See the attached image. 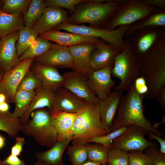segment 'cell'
<instances>
[{
	"mask_svg": "<svg viewBox=\"0 0 165 165\" xmlns=\"http://www.w3.org/2000/svg\"><path fill=\"white\" fill-rule=\"evenodd\" d=\"M25 26L22 14H8L0 10V38L18 31Z\"/></svg>",
	"mask_w": 165,
	"mask_h": 165,
	"instance_id": "26",
	"label": "cell"
},
{
	"mask_svg": "<svg viewBox=\"0 0 165 165\" xmlns=\"http://www.w3.org/2000/svg\"><path fill=\"white\" fill-rule=\"evenodd\" d=\"M124 127L109 133L105 135L98 136L89 140L87 143H97L103 145L108 150L111 147L114 139L121 135L127 129Z\"/></svg>",
	"mask_w": 165,
	"mask_h": 165,
	"instance_id": "38",
	"label": "cell"
},
{
	"mask_svg": "<svg viewBox=\"0 0 165 165\" xmlns=\"http://www.w3.org/2000/svg\"><path fill=\"white\" fill-rule=\"evenodd\" d=\"M113 89V90L106 98L99 99L97 104L101 121L107 134L115 120L119 104L123 95L122 90Z\"/></svg>",
	"mask_w": 165,
	"mask_h": 165,
	"instance_id": "13",
	"label": "cell"
},
{
	"mask_svg": "<svg viewBox=\"0 0 165 165\" xmlns=\"http://www.w3.org/2000/svg\"><path fill=\"white\" fill-rule=\"evenodd\" d=\"M4 74L3 72L0 70V83Z\"/></svg>",
	"mask_w": 165,
	"mask_h": 165,
	"instance_id": "53",
	"label": "cell"
},
{
	"mask_svg": "<svg viewBox=\"0 0 165 165\" xmlns=\"http://www.w3.org/2000/svg\"><path fill=\"white\" fill-rule=\"evenodd\" d=\"M33 63L30 69L40 80L43 87L55 91L62 87L63 78L57 68Z\"/></svg>",
	"mask_w": 165,
	"mask_h": 165,
	"instance_id": "21",
	"label": "cell"
},
{
	"mask_svg": "<svg viewBox=\"0 0 165 165\" xmlns=\"http://www.w3.org/2000/svg\"><path fill=\"white\" fill-rule=\"evenodd\" d=\"M22 126L20 119L13 117L9 111L0 112V130L6 133L9 137L17 136L20 132Z\"/></svg>",
	"mask_w": 165,
	"mask_h": 165,
	"instance_id": "28",
	"label": "cell"
},
{
	"mask_svg": "<svg viewBox=\"0 0 165 165\" xmlns=\"http://www.w3.org/2000/svg\"><path fill=\"white\" fill-rule=\"evenodd\" d=\"M35 94V91H27L17 90L14 97V110L12 113L13 116L20 119L29 106Z\"/></svg>",
	"mask_w": 165,
	"mask_h": 165,
	"instance_id": "29",
	"label": "cell"
},
{
	"mask_svg": "<svg viewBox=\"0 0 165 165\" xmlns=\"http://www.w3.org/2000/svg\"><path fill=\"white\" fill-rule=\"evenodd\" d=\"M9 105L6 101L0 104V112H6L9 111Z\"/></svg>",
	"mask_w": 165,
	"mask_h": 165,
	"instance_id": "48",
	"label": "cell"
},
{
	"mask_svg": "<svg viewBox=\"0 0 165 165\" xmlns=\"http://www.w3.org/2000/svg\"></svg>",
	"mask_w": 165,
	"mask_h": 165,
	"instance_id": "58",
	"label": "cell"
},
{
	"mask_svg": "<svg viewBox=\"0 0 165 165\" xmlns=\"http://www.w3.org/2000/svg\"><path fill=\"white\" fill-rule=\"evenodd\" d=\"M71 134L72 145H82L92 138L107 134L101 121L97 104H90L77 113Z\"/></svg>",
	"mask_w": 165,
	"mask_h": 165,
	"instance_id": "4",
	"label": "cell"
},
{
	"mask_svg": "<svg viewBox=\"0 0 165 165\" xmlns=\"http://www.w3.org/2000/svg\"><path fill=\"white\" fill-rule=\"evenodd\" d=\"M149 5L153 6H156L161 9H165V0H144Z\"/></svg>",
	"mask_w": 165,
	"mask_h": 165,
	"instance_id": "47",
	"label": "cell"
},
{
	"mask_svg": "<svg viewBox=\"0 0 165 165\" xmlns=\"http://www.w3.org/2000/svg\"><path fill=\"white\" fill-rule=\"evenodd\" d=\"M128 163L129 152L115 148L108 150V165H128Z\"/></svg>",
	"mask_w": 165,
	"mask_h": 165,
	"instance_id": "36",
	"label": "cell"
},
{
	"mask_svg": "<svg viewBox=\"0 0 165 165\" xmlns=\"http://www.w3.org/2000/svg\"><path fill=\"white\" fill-rule=\"evenodd\" d=\"M71 141L67 138L57 141L49 149L36 152L35 156L37 160L44 165H64V153Z\"/></svg>",
	"mask_w": 165,
	"mask_h": 165,
	"instance_id": "23",
	"label": "cell"
},
{
	"mask_svg": "<svg viewBox=\"0 0 165 165\" xmlns=\"http://www.w3.org/2000/svg\"><path fill=\"white\" fill-rule=\"evenodd\" d=\"M91 0H44L46 7H54L64 8L70 11H75L78 6L88 2Z\"/></svg>",
	"mask_w": 165,
	"mask_h": 165,
	"instance_id": "39",
	"label": "cell"
},
{
	"mask_svg": "<svg viewBox=\"0 0 165 165\" xmlns=\"http://www.w3.org/2000/svg\"><path fill=\"white\" fill-rule=\"evenodd\" d=\"M6 139L2 136L0 135V149L2 148L5 144Z\"/></svg>",
	"mask_w": 165,
	"mask_h": 165,
	"instance_id": "50",
	"label": "cell"
},
{
	"mask_svg": "<svg viewBox=\"0 0 165 165\" xmlns=\"http://www.w3.org/2000/svg\"><path fill=\"white\" fill-rule=\"evenodd\" d=\"M3 3L2 0H0V10L1 9Z\"/></svg>",
	"mask_w": 165,
	"mask_h": 165,
	"instance_id": "55",
	"label": "cell"
},
{
	"mask_svg": "<svg viewBox=\"0 0 165 165\" xmlns=\"http://www.w3.org/2000/svg\"><path fill=\"white\" fill-rule=\"evenodd\" d=\"M149 138L150 139H154L156 140L160 144V148L159 151L165 154V139L162 138L155 134L152 132H147Z\"/></svg>",
	"mask_w": 165,
	"mask_h": 165,
	"instance_id": "44",
	"label": "cell"
},
{
	"mask_svg": "<svg viewBox=\"0 0 165 165\" xmlns=\"http://www.w3.org/2000/svg\"><path fill=\"white\" fill-rule=\"evenodd\" d=\"M67 148L66 153L69 156L71 165H81L88 160L85 145H68Z\"/></svg>",
	"mask_w": 165,
	"mask_h": 165,
	"instance_id": "35",
	"label": "cell"
},
{
	"mask_svg": "<svg viewBox=\"0 0 165 165\" xmlns=\"http://www.w3.org/2000/svg\"><path fill=\"white\" fill-rule=\"evenodd\" d=\"M42 86L40 80L30 69L21 81L17 90L34 91Z\"/></svg>",
	"mask_w": 165,
	"mask_h": 165,
	"instance_id": "37",
	"label": "cell"
},
{
	"mask_svg": "<svg viewBox=\"0 0 165 165\" xmlns=\"http://www.w3.org/2000/svg\"><path fill=\"white\" fill-rule=\"evenodd\" d=\"M38 37L52 41L61 45L70 47L85 43L97 44L100 38L88 37L72 32H66L52 30L43 34Z\"/></svg>",
	"mask_w": 165,
	"mask_h": 165,
	"instance_id": "20",
	"label": "cell"
},
{
	"mask_svg": "<svg viewBox=\"0 0 165 165\" xmlns=\"http://www.w3.org/2000/svg\"><path fill=\"white\" fill-rule=\"evenodd\" d=\"M146 133L139 127L129 125L124 132L113 140L110 148H116L129 152L134 151L143 152L151 146L157 148L156 143L149 141L145 138Z\"/></svg>",
	"mask_w": 165,
	"mask_h": 165,
	"instance_id": "9",
	"label": "cell"
},
{
	"mask_svg": "<svg viewBox=\"0 0 165 165\" xmlns=\"http://www.w3.org/2000/svg\"><path fill=\"white\" fill-rule=\"evenodd\" d=\"M133 84L135 89L139 95H145L148 91V88L145 80L141 76H139L134 79Z\"/></svg>",
	"mask_w": 165,
	"mask_h": 165,
	"instance_id": "42",
	"label": "cell"
},
{
	"mask_svg": "<svg viewBox=\"0 0 165 165\" xmlns=\"http://www.w3.org/2000/svg\"><path fill=\"white\" fill-rule=\"evenodd\" d=\"M165 27V12L164 9L155 11L142 20L129 25L125 36H128L137 31L152 27Z\"/></svg>",
	"mask_w": 165,
	"mask_h": 165,
	"instance_id": "27",
	"label": "cell"
},
{
	"mask_svg": "<svg viewBox=\"0 0 165 165\" xmlns=\"http://www.w3.org/2000/svg\"><path fill=\"white\" fill-rule=\"evenodd\" d=\"M31 119L22 125L20 132L32 137L39 145L50 148L57 140L52 115L48 109L36 110L31 115Z\"/></svg>",
	"mask_w": 165,
	"mask_h": 165,
	"instance_id": "5",
	"label": "cell"
},
{
	"mask_svg": "<svg viewBox=\"0 0 165 165\" xmlns=\"http://www.w3.org/2000/svg\"><path fill=\"white\" fill-rule=\"evenodd\" d=\"M25 142L24 138L16 136L15 144L11 148L10 154L18 156H20L23 151V147Z\"/></svg>",
	"mask_w": 165,
	"mask_h": 165,
	"instance_id": "43",
	"label": "cell"
},
{
	"mask_svg": "<svg viewBox=\"0 0 165 165\" xmlns=\"http://www.w3.org/2000/svg\"><path fill=\"white\" fill-rule=\"evenodd\" d=\"M57 135V141L65 139L72 140L71 130L77 113H70L54 110L50 112Z\"/></svg>",
	"mask_w": 165,
	"mask_h": 165,
	"instance_id": "24",
	"label": "cell"
},
{
	"mask_svg": "<svg viewBox=\"0 0 165 165\" xmlns=\"http://www.w3.org/2000/svg\"><path fill=\"white\" fill-rule=\"evenodd\" d=\"M32 28L25 26L19 31L16 48L19 57L38 38Z\"/></svg>",
	"mask_w": 165,
	"mask_h": 165,
	"instance_id": "30",
	"label": "cell"
},
{
	"mask_svg": "<svg viewBox=\"0 0 165 165\" xmlns=\"http://www.w3.org/2000/svg\"><path fill=\"white\" fill-rule=\"evenodd\" d=\"M139 76L144 78L148 86L145 97L156 99L159 91L165 87L164 33L153 49L140 59Z\"/></svg>",
	"mask_w": 165,
	"mask_h": 165,
	"instance_id": "2",
	"label": "cell"
},
{
	"mask_svg": "<svg viewBox=\"0 0 165 165\" xmlns=\"http://www.w3.org/2000/svg\"><path fill=\"white\" fill-rule=\"evenodd\" d=\"M30 0H4L0 10L10 14L24 15L27 11Z\"/></svg>",
	"mask_w": 165,
	"mask_h": 165,
	"instance_id": "34",
	"label": "cell"
},
{
	"mask_svg": "<svg viewBox=\"0 0 165 165\" xmlns=\"http://www.w3.org/2000/svg\"><path fill=\"white\" fill-rule=\"evenodd\" d=\"M129 26L122 25L114 29L110 30L83 25H74L66 21L60 24L53 30H64L86 36L100 38L121 52L124 48V41L123 38Z\"/></svg>",
	"mask_w": 165,
	"mask_h": 165,
	"instance_id": "7",
	"label": "cell"
},
{
	"mask_svg": "<svg viewBox=\"0 0 165 165\" xmlns=\"http://www.w3.org/2000/svg\"><path fill=\"white\" fill-rule=\"evenodd\" d=\"M127 0H91L80 4L67 22L74 25L86 23L103 28Z\"/></svg>",
	"mask_w": 165,
	"mask_h": 165,
	"instance_id": "3",
	"label": "cell"
},
{
	"mask_svg": "<svg viewBox=\"0 0 165 165\" xmlns=\"http://www.w3.org/2000/svg\"><path fill=\"white\" fill-rule=\"evenodd\" d=\"M101 164L99 163L88 160L86 161L81 165H99Z\"/></svg>",
	"mask_w": 165,
	"mask_h": 165,
	"instance_id": "49",
	"label": "cell"
},
{
	"mask_svg": "<svg viewBox=\"0 0 165 165\" xmlns=\"http://www.w3.org/2000/svg\"><path fill=\"white\" fill-rule=\"evenodd\" d=\"M62 76V87L84 99L90 104H98L99 99L91 91L86 75L73 71L65 72Z\"/></svg>",
	"mask_w": 165,
	"mask_h": 165,
	"instance_id": "11",
	"label": "cell"
},
{
	"mask_svg": "<svg viewBox=\"0 0 165 165\" xmlns=\"http://www.w3.org/2000/svg\"><path fill=\"white\" fill-rule=\"evenodd\" d=\"M53 110L70 113H77L89 105L85 100L61 87L55 91Z\"/></svg>",
	"mask_w": 165,
	"mask_h": 165,
	"instance_id": "17",
	"label": "cell"
},
{
	"mask_svg": "<svg viewBox=\"0 0 165 165\" xmlns=\"http://www.w3.org/2000/svg\"><path fill=\"white\" fill-rule=\"evenodd\" d=\"M46 7L44 0H31L24 14L25 26L32 28L42 15Z\"/></svg>",
	"mask_w": 165,
	"mask_h": 165,
	"instance_id": "31",
	"label": "cell"
},
{
	"mask_svg": "<svg viewBox=\"0 0 165 165\" xmlns=\"http://www.w3.org/2000/svg\"></svg>",
	"mask_w": 165,
	"mask_h": 165,
	"instance_id": "57",
	"label": "cell"
},
{
	"mask_svg": "<svg viewBox=\"0 0 165 165\" xmlns=\"http://www.w3.org/2000/svg\"><path fill=\"white\" fill-rule=\"evenodd\" d=\"M33 165H44L41 162L37 160Z\"/></svg>",
	"mask_w": 165,
	"mask_h": 165,
	"instance_id": "52",
	"label": "cell"
},
{
	"mask_svg": "<svg viewBox=\"0 0 165 165\" xmlns=\"http://www.w3.org/2000/svg\"><path fill=\"white\" fill-rule=\"evenodd\" d=\"M96 44L85 43L69 47L73 62V71L82 73L88 77L93 72L90 64L91 54Z\"/></svg>",
	"mask_w": 165,
	"mask_h": 165,
	"instance_id": "19",
	"label": "cell"
},
{
	"mask_svg": "<svg viewBox=\"0 0 165 165\" xmlns=\"http://www.w3.org/2000/svg\"><path fill=\"white\" fill-rule=\"evenodd\" d=\"M143 152L149 157L152 165H165V154L160 152L157 148L150 147Z\"/></svg>",
	"mask_w": 165,
	"mask_h": 165,
	"instance_id": "41",
	"label": "cell"
},
{
	"mask_svg": "<svg viewBox=\"0 0 165 165\" xmlns=\"http://www.w3.org/2000/svg\"><path fill=\"white\" fill-rule=\"evenodd\" d=\"M18 33L17 31L0 38V70L4 73L20 62L16 48Z\"/></svg>",
	"mask_w": 165,
	"mask_h": 165,
	"instance_id": "16",
	"label": "cell"
},
{
	"mask_svg": "<svg viewBox=\"0 0 165 165\" xmlns=\"http://www.w3.org/2000/svg\"><path fill=\"white\" fill-rule=\"evenodd\" d=\"M3 161L9 165H26L24 160L20 159L18 156L11 154Z\"/></svg>",
	"mask_w": 165,
	"mask_h": 165,
	"instance_id": "45",
	"label": "cell"
},
{
	"mask_svg": "<svg viewBox=\"0 0 165 165\" xmlns=\"http://www.w3.org/2000/svg\"><path fill=\"white\" fill-rule=\"evenodd\" d=\"M99 165H108L107 163H103V164H100Z\"/></svg>",
	"mask_w": 165,
	"mask_h": 165,
	"instance_id": "56",
	"label": "cell"
},
{
	"mask_svg": "<svg viewBox=\"0 0 165 165\" xmlns=\"http://www.w3.org/2000/svg\"><path fill=\"white\" fill-rule=\"evenodd\" d=\"M140 60L131 44L124 41L123 51L117 54L114 60L112 74L120 80V83L113 89L126 91L130 89L138 76Z\"/></svg>",
	"mask_w": 165,
	"mask_h": 165,
	"instance_id": "6",
	"label": "cell"
},
{
	"mask_svg": "<svg viewBox=\"0 0 165 165\" xmlns=\"http://www.w3.org/2000/svg\"><path fill=\"white\" fill-rule=\"evenodd\" d=\"M68 18L67 12L61 8L46 7L41 16L32 28L38 37L67 21Z\"/></svg>",
	"mask_w": 165,
	"mask_h": 165,
	"instance_id": "15",
	"label": "cell"
},
{
	"mask_svg": "<svg viewBox=\"0 0 165 165\" xmlns=\"http://www.w3.org/2000/svg\"><path fill=\"white\" fill-rule=\"evenodd\" d=\"M113 65L93 71L88 77V85L91 91L99 99L106 98L115 87V82L111 77Z\"/></svg>",
	"mask_w": 165,
	"mask_h": 165,
	"instance_id": "14",
	"label": "cell"
},
{
	"mask_svg": "<svg viewBox=\"0 0 165 165\" xmlns=\"http://www.w3.org/2000/svg\"><path fill=\"white\" fill-rule=\"evenodd\" d=\"M156 99L159 103L161 108L165 110V87L162 88L158 92Z\"/></svg>",
	"mask_w": 165,
	"mask_h": 165,
	"instance_id": "46",
	"label": "cell"
},
{
	"mask_svg": "<svg viewBox=\"0 0 165 165\" xmlns=\"http://www.w3.org/2000/svg\"><path fill=\"white\" fill-rule=\"evenodd\" d=\"M55 98V91L46 89L42 86L37 89L28 108L20 119L22 125L27 122L31 113L36 110L47 108L51 112L53 108Z\"/></svg>",
	"mask_w": 165,
	"mask_h": 165,
	"instance_id": "22",
	"label": "cell"
},
{
	"mask_svg": "<svg viewBox=\"0 0 165 165\" xmlns=\"http://www.w3.org/2000/svg\"><path fill=\"white\" fill-rule=\"evenodd\" d=\"M142 30L137 37L133 48L140 59L153 49L163 32L158 29Z\"/></svg>",
	"mask_w": 165,
	"mask_h": 165,
	"instance_id": "25",
	"label": "cell"
},
{
	"mask_svg": "<svg viewBox=\"0 0 165 165\" xmlns=\"http://www.w3.org/2000/svg\"><path fill=\"white\" fill-rule=\"evenodd\" d=\"M145 97V95L137 92L133 83L130 89L121 98L115 119L108 134L133 125L141 127L147 132H152L165 138L163 132L157 130L144 116L143 101Z\"/></svg>",
	"mask_w": 165,
	"mask_h": 165,
	"instance_id": "1",
	"label": "cell"
},
{
	"mask_svg": "<svg viewBox=\"0 0 165 165\" xmlns=\"http://www.w3.org/2000/svg\"><path fill=\"white\" fill-rule=\"evenodd\" d=\"M155 11L154 6L144 0H130L121 6L105 28L113 30L124 25H130L142 20Z\"/></svg>",
	"mask_w": 165,
	"mask_h": 165,
	"instance_id": "8",
	"label": "cell"
},
{
	"mask_svg": "<svg viewBox=\"0 0 165 165\" xmlns=\"http://www.w3.org/2000/svg\"><path fill=\"white\" fill-rule=\"evenodd\" d=\"M33 62L57 68H73V57L68 47L52 44L42 55L34 59Z\"/></svg>",
	"mask_w": 165,
	"mask_h": 165,
	"instance_id": "12",
	"label": "cell"
},
{
	"mask_svg": "<svg viewBox=\"0 0 165 165\" xmlns=\"http://www.w3.org/2000/svg\"><path fill=\"white\" fill-rule=\"evenodd\" d=\"M34 59L22 61L14 68L4 73L0 83V93L6 96L8 103H14L15 94L24 77L30 70Z\"/></svg>",
	"mask_w": 165,
	"mask_h": 165,
	"instance_id": "10",
	"label": "cell"
},
{
	"mask_svg": "<svg viewBox=\"0 0 165 165\" xmlns=\"http://www.w3.org/2000/svg\"><path fill=\"white\" fill-rule=\"evenodd\" d=\"M6 101L5 95L2 93H0V104Z\"/></svg>",
	"mask_w": 165,
	"mask_h": 165,
	"instance_id": "51",
	"label": "cell"
},
{
	"mask_svg": "<svg viewBox=\"0 0 165 165\" xmlns=\"http://www.w3.org/2000/svg\"><path fill=\"white\" fill-rule=\"evenodd\" d=\"M85 146L88 160L100 164L107 163L108 150L103 145L97 143H89Z\"/></svg>",
	"mask_w": 165,
	"mask_h": 165,
	"instance_id": "33",
	"label": "cell"
},
{
	"mask_svg": "<svg viewBox=\"0 0 165 165\" xmlns=\"http://www.w3.org/2000/svg\"><path fill=\"white\" fill-rule=\"evenodd\" d=\"M0 165H9L6 163L4 161L0 160Z\"/></svg>",
	"mask_w": 165,
	"mask_h": 165,
	"instance_id": "54",
	"label": "cell"
},
{
	"mask_svg": "<svg viewBox=\"0 0 165 165\" xmlns=\"http://www.w3.org/2000/svg\"><path fill=\"white\" fill-rule=\"evenodd\" d=\"M52 43L48 40L38 38L19 57V61L39 57L46 52Z\"/></svg>",
	"mask_w": 165,
	"mask_h": 165,
	"instance_id": "32",
	"label": "cell"
},
{
	"mask_svg": "<svg viewBox=\"0 0 165 165\" xmlns=\"http://www.w3.org/2000/svg\"><path fill=\"white\" fill-rule=\"evenodd\" d=\"M128 165H152L151 160L143 152L139 151L129 152Z\"/></svg>",
	"mask_w": 165,
	"mask_h": 165,
	"instance_id": "40",
	"label": "cell"
},
{
	"mask_svg": "<svg viewBox=\"0 0 165 165\" xmlns=\"http://www.w3.org/2000/svg\"><path fill=\"white\" fill-rule=\"evenodd\" d=\"M119 52L113 46L100 39L90 55V64L92 71L113 65L114 58Z\"/></svg>",
	"mask_w": 165,
	"mask_h": 165,
	"instance_id": "18",
	"label": "cell"
}]
</instances>
